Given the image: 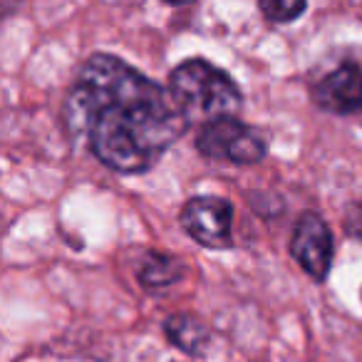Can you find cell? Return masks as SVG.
Segmentation results:
<instances>
[{
    "label": "cell",
    "mask_w": 362,
    "mask_h": 362,
    "mask_svg": "<svg viewBox=\"0 0 362 362\" xmlns=\"http://www.w3.org/2000/svg\"><path fill=\"white\" fill-rule=\"evenodd\" d=\"M291 253L313 281H325L332 268L335 243H332V233L320 214L305 211L298 218L291 238Z\"/></svg>",
    "instance_id": "cell-5"
},
{
    "label": "cell",
    "mask_w": 362,
    "mask_h": 362,
    "mask_svg": "<svg viewBox=\"0 0 362 362\" xmlns=\"http://www.w3.org/2000/svg\"><path fill=\"white\" fill-rule=\"evenodd\" d=\"M197 149L206 159L228 164H258L266 156L268 141L256 127L243 124L238 117H221L199 129Z\"/></svg>",
    "instance_id": "cell-3"
},
{
    "label": "cell",
    "mask_w": 362,
    "mask_h": 362,
    "mask_svg": "<svg viewBox=\"0 0 362 362\" xmlns=\"http://www.w3.org/2000/svg\"><path fill=\"white\" fill-rule=\"evenodd\" d=\"M313 102L330 115H355L362 110V67L345 62L327 72L313 90Z\"/></svg>",
    "instance_id": "cell-6"
},
{
    "label": "cell",
    "mask_w": 362,
    "mask_h": 362,
    "mask_svg": "<svg viewBox=\"0 0 362 362\" xmlns=\"http://www.w3.org/2000/svg\"><path fill=\"white\" fill-rule=\"evenodd\" d=\"M164 332L171 345L179 347L187 355H202L206 350L209 340H211V332L204 325V320H199L192 313H174V315H169L164 322Z\"/></svg>",
    "instance_id": "cell-7"
},
{
    "label": "cell",
    "mask_w": 362,
    "mask_h": 362,
    "mask_svg": "<svg viewBox=\"0 0 362 362\" xmlns=\"http://www.w3.org/2000/svg\"><path fill=\"white\" fill-rule=\"evenodd\" d=\"M62 117L67 132L117 174L149 171L189 129L171 90L105 52L82 62Z\"/></svg>",
    "instance_id": "cell-1"
},
{
    "label": "cell",
    "mask_w": 362,
    "mask_h": 362,
    "mask_svg": "<svg viewBox=\"0 0 362 362\" xmlns=\"http://www.w3.org/2000/svg\"><path fill=\"white\" fill-rule=\"evenodd\" d=\"M139 283L149 291H159L181 278V263L171 258L169 253H149L141 261L139 273H136Z\"/></svg>",
    "instance_id": "cell-8"
},
{
    "label": "cell",
    "mask_w": 362,
    "mask_h": 362,
    "mask_svg": "<svg viewBox=\"0 0 362 362\" xmlns=\"http://www.w3.org/2000/svg\"><path fill=\"white\" fill-rule=\"evenodd\" d=\"M233 206L221 197H194L184 204L179 214L181 228L206 248H228L231 236Z\"/></svg>",
    "instance_id": "cell-4"
},
{
    "label": "cell",
    "mask_w": 362,
    "mask_h": 362,
    "mask_svg": "<svg viewBox=\"0 0 362 362\" xmlns=\"http://www.w3.org/2000/svg\"><path fill=\"white\" fill-rule=\"evenodd\" d=\"M169 90L189 124L204 127L221 117H236L243 105V95L236 82L202 57H192L174 67Z\"/></svg>",
    "instance_id": "cell-2"
},
{
    "label": "cell",
    "mask_w": 362,
    "mask_h": 362,
    "mask_svg": "<svg viewBox=\"0 0 362 362\" xmlns=\"http://www.w3.org/2000/svg\"><path fill=\"white\" fill-rule=\"evenodd\" d=\"M263 18L271 23H293L305 13L308 0H258Z\"/></svg>",
    "instance_id": "cell-9"
},
{
    "label": "cell",
    "mask_w": 362,
    "mask_h": 362,
    "mask_svg": "<svg viewBox=\"0 0 362 362\" xmlns=\"http://www.w3.org/2000/svg\"><path fill=\"white\" fill-rule=\"evenodd\" d=\"M164 3H169V6H189L194 0H164Z\"/></svg>",
    "instance_id": "cell-10"
}]
</instances>
